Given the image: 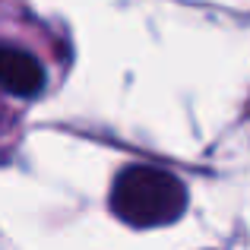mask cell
Segmentation results:
<instances>
[{"label": "cell", "mask_w": 250, "mask_h": 250, "mask_svg": "<svg viewBox=\"0 0 250 250\" xmlns=\"http://www.w3.org/2000/svg\"><path fill=\"white\" fill-rule=\"evenodd\" d=\"M0 80H3V89L10 95L32 98L44 89V70L25 51L3 48V54H0Z\"/></svg>", "instance_id": "obj_2"}, {"label": "cell", "mask_w": 250, "mask_h": 250, "mask_svg": "<svg viewBox=\"0 0 250 250\" xmlns=\"http://www.w3.org/2000/svg\"><path fill=\"white\" fill-rule=\"evenodd\" d=\"M111 209L133 228L171 225L187 209V187L162 168L130 165L117 174L111 187Z\"/></svg>", "instance_id": "obj_1"}]
</instances>
